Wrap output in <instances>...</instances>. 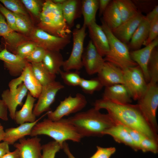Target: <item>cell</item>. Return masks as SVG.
Masks as SVG:
<instances>
[{"mask_svg":"<svg viewBox=\"0 0 158 158\" xmlns=\"http://www.w3.org/2000/svg\"><path fill=\"white\" fill-rule=\"evenodd\" d=\"M157 16H158V5L146 14L145 17L150 23Z\"/></svg>","mask_w":158,"mask_h":158,"instance_id":"49","label":"cell"},{"mask_svg":"<svg viewBox=\"0 0 158 158\" xmlns=\"http://www.w3.org/2000/svg\"><path fill=\"white\" fill-rule=\"evenodd\" d=\"M102 16L101 18L111 31L122 23L121 14L114 0L111 1Z\"/></svg>","mask_w":158,"mask_h":158,"instance_id":"28","label":"cell"},{"mask_svg":"<svg viewBox=\"0 0 158 158\" xmlns=\"http://www.w3.org/2000/svg\"><path fill=\"white\" fill-rule=\"evenodd\" d=\"M3 50L1 47L0 46V52L1 51Z\"/></svg>","mask_w":158,"mask_h":158,"instance_id":"56","label":"cell"},{"mask_svg":"<svg viewBox=\"0 0 158 158\" xmlns=\"http://www.w3.org/2000/svg\"><path fill=\"white\" fill-rule=\"evenodd\" d=\"M111 1V0H99V16L102 15Z\"/></svg>","mask_w":158,"mask_h":158,"instance_id":"50","label":"cell"},{"mask_svg":"<svg viewBox=\"0 0 158 158\" xmlns=\"http://www.w3.org/2000/svg\"><path fill=\"white\" fill-rule=\"evenodd\" d=\"M138 11L147 14L158 5L157 0H132Z\"/></svg>","mask_w":158,"mask_h":158,"instance_id":"39","label":"cell"},{"mask_svg":"<svg viewBox=\"0 0 158 158\" xmlns=\"http://www.w3.org/2000/svg\"><path fill=\"white\" fill-rule=\"evenodd\" d=\"M85 93L92 94L104 87L97 78L86 79L81 78L79 86Z\"/></svg>","mask_w":158,"mask_h":158,"instance_id":"34","label":"cell"},{"mask_svg":"<svg viewBox=\"0 0 158 158\" xmlns=\"http://www.w3.org/2000/svg\"><path fill=\"white\" fill-rule=\"evenodd\" d=\"M41 139L37 136L31 138H24L15 143L14 147L19 152L21 158H42V147Z\"/></svg>","mask_w":158,"mask_h":158,"instance_id":"14","label":"cell"},{"mask_svg":"<svg viewBox=\"0 0 158 158\" xmlns=\"http://www.w3.org/2000/svg\"><path fill=\"white\" fill-rule=\"evenodd\" d=\"M1 124V123H0V125Z\"/></svg>","mask_w":158,"mask_h":158,"instance_id":"57","label":"cell"},{"mask_svg":"<svg viewBox=\"0 0 158 158\" xmlns=\"http://www.w3.org/2000/svg\"><path fill=\"white\" fill-rule=\"evenodd\" d=\"M42 147V158H55L56 153L62 149L60 145L55 141L43 145Z\"/></svg>","mask_w":158,"mask_h":158,"instance_id":"38","label":"cell"},{"mask_svg":"<svg viewBox=\"0 0 158 158\" xmlns=\"http://www.w3.org/2000/svg\"><path fill=\"white\" fill-rule=\"evenodd\" d=\"M64 87L60 82L56 81L42 86L38 100L33 109V113L36 117L44 112L49 111L57 93Z\"/></svg>","mask_w":158,"mask_h":158,"instance_id":"11","label":"cell"},{"mask_svg":"<svg viewBox=\"0 0 158 158\" xmlns=\"http://www.w3.org/2000/svg\"><path fill=\"white\" fill-rule=\"evenodd\" d=\"M124 85L131 98L138 100L146 91L147 86L142 71L138 65L123 70Z\"/></svg>","mask_w":158,"mask_h":158,"instance_id":"8","label":"cell"},{"mask_svg":"<svg viewBox=\"0 0 158 158\" xmlns=\"http://www.w3.org/2000/svg\"><path fill=\"white\" fill-rule=\"evenodd\" d=\"M90 37L98 53L102 57L108 53L109 47L107 35L101 26L94 22L88 25Z\"/></svg>","mask_w":158,"mask_h":158,"instance_id":"18","label":"cell"},{"mask_svg":"<svg viewBox=\"0 0 158 158\" xmlns=\"http://www.w3.org/2000/svg\"><path fill=\"white\" fill-rule=\"evenodd\" d=\"M42 117L43 116H41L34 122L26 123L16 127L6 129L5 130L3 141L7 142L9 145H13L25 136L30 135L33 128Z\"/></svg>","mask_w":158,"mask_h":158,"instance_id":"21","label":"cell"},{"mask_svg":"<svg viewBox=\"0 0 158 158\" xmlns=\"http://www.w3.org/2000/svg\"><path fill=\"white\" fill-rule=\"evenodd\" d=\"M28 91L22 83L17 87L6 89L3 92L1 95L2 99L7 106L9 116L12 119L14 120L16 108L18 105H22L23 100L27 94Z\"/></svg>","mask_w":158,"mask_h":158,"instance_id":"13","label":"cell"},{"mask_svg":"<svg viewBox=\"0 0 158 158\" xmlns=\"http://www.w3.org/2000/svg\"><path fill=\"white\" fill-rule=\"evenodd\" d=\"M5 134V130L1 124L0 125V142L3 140Z\"/></svg>","mask_w":158,"mask_h":158,"instance_id":"54","label":"cell"},{"mask_svg":"<svg viewBox=\"0 0 158 158\" xmlns=\"http://www.w3.org/2000/svg\"><path fill=\"white\" fill-rule=\"evenodd\" d=\"M2 158H21L18 150L16 149L14 151L9 152Z\"/></svg>","mask_w":158,"mask_h":158,"instance_id":"52","label":"cell"},{"mask_svg":"<svg viewBox=\"0 0 158 158\" xmlns=\"http://www.w3.org/2000/svg\"><path fill=\"white\" fill-rule=\"evenodd\" d=\"M94 107L106 109L115 121L123 126L135 129L147 137L158 141V136L148 123L138 105L123 104L103 99L97 100Z\"/></svg>","mask_w":158,"mask_h":158,"instance_id":"1","label":"cell"},{"mask_svg":"<svg viewBox=\"0 0 158 158\" xmlns=\"http://www.w3.org/2000/svg\"><path fill=\"white\" fill-rule=\"evenodd\" d=\"M0 12L6 20L10 27L13 30L18 32L16 24L15 17L13 13L0 4Z\"/></svg>","mask_w":158,"mask_h":158,"instance_id":"44","label":"cell"},{"mask_svg":"<svg viewBox=\"0 0 158 158\" xmlns=\"http://www.w3.org/2000/svg\"><path fill=\"white\" fill-rule=\"evenodd\" d=\"M63 57L59 51L46 50L42 62L51 73H59L64 62Z\"/></svg>","mask_w":158,"mask_h":158,"instance_id":"29","label":"cell"},{"mask_svg":"<svg viewBox=\"0 0 158 158\" xmlns=\"http://www.w3.org/2000/svg\"><path fill=\"white\" fill-rule=\"evenodd\" d=\"M13 13L16 18V24L18 32L24 35H30L33 29L32 23L27 15Z\"/></svg>","mask_w":158,"mask_h":158,"instance_id":"35","label":"cell"},{"mask_svg":"<svg viewBox=\"0 0 158 158\" xmlns=\"http://www.w3.org/2000/svg\"><path fill=\"white\" fill-rule=\"evenodd\" d=\"M158 45L157 37L148 45L142 49L130 52L131 59L140 67L147 83L150 80L147 70V64L153 49Z\"/></svg>","mask_w":158,"mask_h":158,"instance_id":"16","label":"cell"},{"mask_svg":"<svg viewBox=\"0 0 158 158\" xmlns=\"http://www.w3.org/2000/svg\"><path fill=\"white\" fill-rule=\"evenodd\" d=\"M18 77L30 94L35 98H38L42 86L34 75L31 63L28 62Z\"/></svg>","mask_w":158,"mask_h":158,"instance_id":"23","label":"cell"},{"mask_svg":"<svg viewBox=\"0 0 158 158\" xmlns=\"http://www.w3.org/2000/svg\"><path fill=\"white\" fill-rule=\"evenodd\" d=\"M97 74L98 78L103 86L118 84L124 85L123 70L111 63L105 61Z\"/></svg>","mask_w":158,"mask_h":158,"instance_id":"15","label":"cell"},{"mask_svg":"<svg viewBox=\"0 0 158 158\" xmlns=\"http://www.w3.org/2000/svg\"><path fill=\"white\" fill-rule=\"evenodd\" d=\"M8 10L13 13L27 15V13L22 4L17 0H0Z\"/></svg>","mask_w":158,"mask_h":158,"instance_id":"41","label":"cell"},{"mask_svg":"<svg viewBox=\"0 0 158 158\" xmlns=\"http://www.w3.org/2000/svg\"><path fill=\"white\" fill-rule=\"evenodd\" d=\"M46 51V50L44 48L37 46L25 59L30 63L42 62Z\"/></svg>","mask_w":158,"mask_h":158,"instance_id":"43","label":"cell"},{"mask_svg":"<svg viewBox=\"0 0 158 158\" xmlns=\"http://www.w3.org/2000/svg\"><path fill=\"white\" fill-rule=\"evenodd\" d=\"M139 150L144 152H150L157 154L158 152V141L145 137L139 144Z\"/></svg>","mask_w":158,"mask_h":158,"instance_id":"40","label":"cell"},{"mask_svg":"<svg viewBox=\"0 0 158 158\" xmlns=\"http://www.w3.org/2000/svg\"><path fill=\"white\" fill-rule=\"evenodd\" d=\"M138 101L137 104L144 118L153 131L157 134L158 126L156 119L158 107L157 84L148 83L146 91Z\"/></svg>","mask_w":158,"mask_h":158,"instance_id":"6","label":"cell"},{"mask_svg":"<svg viewBox=\"0 0 158 158\" xmlns=\"http://www.w3.org/2000/svg\"><path fill=\"white\" fill-rule=\"evenodd\" d=\"M52 1L57 4H62L66 0H52Z\"/></svg>","mask_w":158,"mask_h":158,"instance_id":"55","label":"cell"},{"mask_svg":"<svg viewBox=\"0 0 158 158\" xmlns=\"http://www.w3.org/2000/svg\"><path fill=\"white\" fill-rule=\"evenodd\" d=\"M9 152V145L7 142L3 141L0 143V158H2Z\"/></svg>","mask_w":158,"mask_h":158,"instance_id":"51","label":"cell"},{"mask_svg":"<svg viewBox=\"0 0 158 158\" xmlns=\"http://www.w3.org/2000/svg\"><path fill=\"white\" fill-rule=\"evenodd\" d=\"M0 36H2L5 42L14 54L16 47L21 43L30 40L23 34L12 30L5 20V18L0 12Z\"/></svg>","mask_w":158,"mask_h":158,"instance_id":"20","label":"cell"},{"mask_svg":"<svg viewBox=\"0 0 158 158\" xmlns=\"http://www.w3.org/2000/svg\"><path fill=\"white\" fill-rule=\"evenodd\" d=\"M35 100L29 92L28 93L25 101L22 108L15 113L14 120L17 124L32 123L36 120V117L33 113Z\"/></svg>","mask_w":158,"mask_h":158,"instance_id":"24","label":"cell"},{"mask_svg":"<svg viewBox=\"0 0 158 158\" xmlns=\"http://www.w3.org/2000/svg\"><path fill=\"white\" fill-rule=\"evenodd\" d=\"M62 149H63L64 152L67 155L68 158H75L71 152L68 144L66 141L63 143Z\"/></svg>","mask_w":158,"mask_h":158,"instance_id":"53","label":"cell"},{"mask_svg":"<svg viewBox=\"0 0 158 158\" xmlns=\"http://www.w3.org/2000/svg\"><path fill=\"white\" fill-rule=\"evenodd\" d=\"M131 98L123 84H118L105 87L102 99L123 104H130Z\"/></svg>","mask_w":158,"mask_h":158,"instance_id":"22","label":"cell"},{"mask_svg":"<svg viewBox=\"0 0 158 158\" xmlns=\"http://www.w3.org/2000/svg\"><path fill=\"white\" fill-rule=\"evenodd\" d=\"M104 134L110 135L117 142L123 143L137 151L135 145L125 126L117 121L104 132Z\"/></svg>","mask_w":158,"mask_h":158,"instance_id":"26","label":"cell"},{"mask_svg":"<svg viewBox=\"0 0 158 158\" xmlns=\"http://www.w3.org/2000/svg\"><path fill=\"white\" fill-rule=\"evenodd\" d=\"M61 4L50 0L43 3L39 17V28L53 35L64 37L71 34L72 31L63 18Z\"/></svg>","mask_w":158,"mask_h":158,"instance_id":"4","label":"cell"},{"mask_svg":"<svg viewBox=\"0 0 158 158\" xmlns=\"http://www.w3.org/2000/svg\"><path fill=\"white\" fill-rule=\"evenodd\" d=\"M30 35V40L46 50L60 51L71 42V34L60 37L50 34L40 28L33 29Z\"/></svg>","mask_w":158,"mask_h":158,"instance_id":"9","label":"cell"},{"mask_svg":"<svg viewBox=\"0 0 158 158\" xmlns=\"http://www.w3.org/2000/svg\"><path fill=\"white\" fill-rule=\"evenodd\" d=\"M158 16H157L150 23L148 36L143 45L146 46L148 45L158 37Z\"/></svg>","mask_w":158,"mask_h":158,"instance_id":"45","label":"cell"},{"mask_svg":"<svg viewBox=\"0 0 158 158\" xmlns=\"http://www.w3.org/2000/svg\"><path fill=\"white\" fill-rule=\"evenodd\" d=\"M145 16L139 13L130 19L121 23L111 31L119 40L125 44H128L131 38Z\"/></svg>","mask_w":158,"mask_h":158,"instance_id":"19","label":"cell"},{"mask_svg":"<svg viewBox=\"0 0 158 158\" xmlns=\"http://www.w3.org/2000/svg\"><path fill=\"white\" fill-rule=\"evenodd\" d=\"M149 82L157 83L158 81V51L157 47L153 50L147 64Z\"/></svg>","mask_w":158,"mask_h":158,"instance_id":"33","label":"cell"},{"mask_svg":"<svg viewBox=\"0 0 158 158\" xmlns=\"http://www.w3.org/2000/svg\"><path fill=\"white\" fill-rule=\"evenodd\" d=\"M8 108L5 103L2 99H0V119L5 121L8 120Z\"/></svg>","mask_w":158,"mask_h":158,"instance_id":"48","label":"cell"},{"mask_svg":"<svg viewBox=\"0 0 158 158\" xmlns=\"http://www.w3.org/2000/svg\"><path fill=\"white\" fill-rule=\"evenodd\" d=\"M87 27L83 25L82 27H77L72 32L73 46L68 58L64 61L62 67L64 71L71 70L78 71L83 66L82 57L84 51V43L87 33Z\"/></svg>","mask_w":158,"mask_h":158,"instance_id":"7","label":"cell"},{"mask_svg":"<svg viewBox=\"0 0 158 158\" xmlns=\"http://www.w3.org/2000/svg\"><path fill=\"white\" fill-rule=\"evenodd\" d=\"M0 60L4 61V67L10 75L14 77L19 76L28 62L6 48L0 52Z\"/></svg>","mask_w":158,"mask_h":158,"instance_id":"17","label":"cell"},{"mask_svg":"<svg viewBox=\"0 0 158 158\" xmlns=\"http://www.w3.org/2000/svg\"><path fill=\"white\" fill-rule=\"evenodd\" d=\"M82 61L83 66L89 75L98 73L105 62L104 58L98 53L91 40L84 49Z\"/></svg>","mask_w":158,"mask_h":158,"instance_id":"12","label":"cell"},{"mask_svg":"<svg viewBox=\"0 0 158 158\" xmlns=\"http://www.w3.org/2000/svg\"><path fill=\"white\" fill-rule=\"evenodd\" d=\"M114 0L120 11L122 23L134 17L140 13L132 0Z\"/></svg>","mask_w":158,"mask_h":158,"instance_id":"32","label":"cell"},{"mask_svg":"<svg viewBox=\"0 0 158 158\" xmlns=\"http://www.w3.org/2000/svg\"><path fill=\"white\" fill-rule=\"evenodd\" d=\"M124 126L133 141L136 148L137 151L139 150V144L142 139L146 136L135 129Z\"/></svg>","mask_w":158,"mask_h":158,"instance_id":"47","label":"cell"},{"mask_svg":"<svg viewBox=\"0 0 158 158\" xmlns=\"http://www.w3.org/2000/svg\"><path fill=\"white\" fill-rule=\"evenodd\" d=\"M97 148L96 152L90 158H110L116 151L114 147H103L97 146Z\"/></svg>","mask_w":158,"mask_h":158,"instance_id":"46","label":"cell"},{"mask_svg":"<svg viewBox=\"0 0 158 158\" xmlns=\"http://www.w3.org/2000/svg\"><path fill=\"white\" fill-rule=\"evenodd\" d=\"M37 46L34 42L29 40L18 45L16 48L14 54L25 59Z\"/></svg>","mask_w":158,"mask_h":158,"instance_id":"37","label":"cell"},{"mask_svg":"<svg viewBox=\"0 0 158 158\" xmlns=\"http://www.w3.org/2000/svg\"><path fill=\"white\" fill-rule=\"evenodd\" d=\"M60 6L65 21L71 28L73 25L75 20L82 14L81 1L66 0Z\"/></svg>","mask_w":158,"mask_h":158,"instance_id":"25","label":"cell"},{"mask_svg":"<svg viewBox=\"0 0 158 158\" xmlns=\"http://www.w3.org/2000/svg\"><path fill=\"white\" fill-rule=\"evenodd\" d=\"M150 26V23L145 18V16L127 45L129 49L134 51L141 48L148 38Z\"/></svg>","mask_w":158,"mask_h":158,"instance_id":"27","label":"cell"},{"mask_svg":"<svg viewBox=\"0 0 158 158\" xmlns=\"http://www.w3.org/2000/svg\"><path fill=\"white\" fill-rule=\"evenodd\" d=\"M42 135L53 139L62 149L66 141L79 142L83 138L68 119L63 118L56 121L46 118L38 121L33 128L30 136L32 137Z\"/></svg>","mask_w":158,"mask_h":158,"instance_id":"3","label":"cell"},{"mask_svg":"<svg viewBox=\"0 0 158 158\" xmlns=\"http://www.w3.org/2000/svg\"><path fill=\"white\" fill-rule=\"evenodd\" d=\"M21 2L34 16L39 17L43 3L36 0H22Z\"/></svg>","mask_w":158,"mask_h":158,"instance_id":"42","label":"cell"},{"mask_svg":"<svg viewBox=\"0 0 158 158\" xmlns=\"http://www.w3.org/2000/svg\"><path fill=\"white\" fill-rule=\"evenodd\" d=\"M99 0H81V13L83 18V25L87 27L96 21V16L99 9Z\"/></svg>","mask_w":158,"mask_h":158,"instance_id":"30","label":"cell"},{"mask_svg":"<svg viewBox=\"0 0 158 158\" xmlns=\"http://www.w3.org/2000/svg\"><path fill=\"white\" fill-rule=\"evenodd\" d=\"M68 118L83 138L102 136L116 122L108 114H102L94 107Z\"/></svg>","mask_w":158,"mask_h":158,"instance_id":"2","label":"cell"},{"mask_svg":"<svg viewBox=\"0 0 158 158\" xmlns=\"http://www.w3.org/2000/svg\"><path fill=\"white\" fill-rule=\"evenodd\" d=\"M63 82L67 85L76 86H79L81 78L78 71H62L59 73Z\"/></svg>","mask_w":158,"mask_h":158,"instance_id":"36","label":"cell"},{"mask_svg":"<svg viewBox=\"0 0 158 158\" xmlns=\"http://www.w3.org/2000/svg\"><path fill=\"white\" fill-rule=\"evenodd\" d=\"M101 26L107 37L109 45V51L105 56V61L109 62L122 70L138 65L131 58L128 47L113 34L102 19Z\"/></svg>","mask_w":158,"mask_h":158,"instance_id":"5","label":"cell"},{"mask_svg":"<svg viewBox=\"0 0 158 158\" xmlns=\"http://www.w3.org/2000/svg\"><path fill=\"white\" fill-rule=\"evenodd\" d=\"M87 104L85 97L80 93H77L74 97L69 95L60 101L54 111H49L47 112L48 118L52 121L59 120L64 116L80 111Z\"/></svg>","mask_w":158,"mask_h":158,"instance_id":"10","label":"cell"},{"mask_svg":"<svg viewBox=\"0 0 158 158\" xmlns=\"http://www.w3.org/2000/svg\"><path fill=\"white\" fill-rule=\"evenodd\" d=\"M31 63L34 75L42 86L55 81L56 75L50 73L42 62Z\"/></svg>","mask_w":158,"mask_h":158,"instance_id":"31","label":"cell"}]
</instances>
